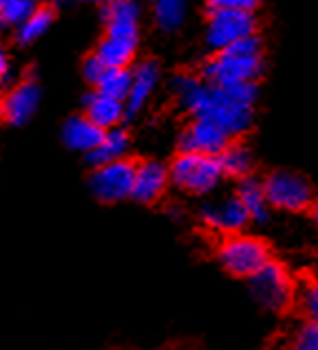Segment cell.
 Masks as SVG:
<instances>
[{
    "label": "cell",
    "mask_w": 318,
    "mask_h": 350,
    "mask_svg": "<svg viewBox=\"0 0 318 350\" xmlns=\"http://www.w3.org/2000/svg\"><path fill=\"white\" fill-rule=\"evenodd\" d=\"M173 91L188 113L197 119H210L230 137L245 133L252 124L256 84H212L193 75H177Z\"/></svg>",
    "instance_id": "1"
},
{
    "label": "cell",
    "mask_w": 318,
    "mask_h": 350,
    "mask_svg": "<svg viewBox=\"0 0 318 350\" xmlns=\"http://www.w3.org/2000/svg\"><path fill=\"white\" fill-rule=\"evenodd\" d=\"M263 71V44L254 36L238 40L232 46L217 51L204 66V79L212 84L256 82Z\"/></svg>",
    "instance_id": "2"
},
{
    "label": "cell",
    "mask_w": 318,
    "mask_h": 350,
    "mask_svg": "<svg viewBox=\"0 0 318 350\" xmlns=\"http://www.w3.org/2000/svg\"><path fill=\"white\" fill-rule=\"evenodd\" d=\"M225 176L219 154L182 150L171 165V181L188 194H210Z\"/></svg>",
    "instance_id": "3"
},
{
    "label": "cell",
    "mask_w": 318,
    "mask_h": 350,
    "mask_svg": "<svg viewBox=\"0 0 318 350\" xmlns=\"http://www.w3.org/2000/svg\"><path fill=\"white\" fill-rule=\"evenodd\" d=\"M219 262L228 273L236 278H252L258 269L270 262V249L254 236L245 234H230L223 238V243L217 249Z\"/></svg>",
    "instance_id": "4"
},
{
    "label": "cell",
    "mask_w": 318,
    "mask_h": 350,
    "mask_svg": "<svg viewBox=\"0 0 318 350\" xmlns=\"http://www.w3.org/2000/svg\"><path fill=\"white\" fill-rule=\"evenodd\" d=\"M247 280H250L252 297L265 308V311L283 313L292 306L296 297L294 280L281 262L270 260V262L258 269V271Z\"/></svg>",
    "instance_id": "5"
},
{
    "label": "cell",
    "mask_w": 318,
    "mask_h": 350,
    "mask_svg": "<svg viewBox=\"0 0 318 350\" xmlns=\"http://www.w3.org/2000/svg\"><path fill=\"white\" fill-rule=\"evenodd\" d=\"M267 201L272 207L283 209V212H301L307 209L314 201V189L305 176L296 172H272L263 181Z\"/></svg>",
    "instance_id": "6"
},
{
    "label": "cell",
    "mask_w": 318,
    "mask_h": 350,
    "mask_svg": "<svg viewBox=\"0 0 318 350\" xmlns=\"http://www.w3.org/2000/svg\"><path fill=\"white\" fill-rule=\"evenodd\" d=\"M256 18L252 12H241V9H212L210 20H208L206 40L215 51L232 46L238 40L254 36Z\"/></svg>",
    "instance_id": "7"
},
{
    "label": "cell",
    "mask_w": 318,
    "mask_h": 350,
    "mask_svg": "<svg viewBox=\"0 0 318 350\" xmlns=\"http://www.w3.org/2000/svg\"><path fill=\"white\" fill-rule=\"evenodd\" d=\"M133 178H135V165L131 161H126V159H119V161L97 165L91 178H88V187H91L97 201L117 203L131 196Z\"/></svg>",
    "instance_id": "8"
},
{
    "label": "cell",
    "mask_w": 318,
    "mask_h": 350,
    "mask_svg": "<svg viewBox=\"0 0 318 350\" xmlns=\"http://www.w3.org/2000/svg\"><path fill=\"white\" fill-rule=\"evenodd\" d=\"M201 218L204 223L215 229L219 234H238L241 229L252 221L247 209L243 207L241 198L236 194L232 196H221L217 201H210L201 207Z\"/></svg>",
    "instance_id": "9"
},
{
    "label": "cell",
    "mask_w": 318,
    "mask_h": 350,
    "mask_svg": "<svg viewBox=\"0 0 318 350\" xmlns=\"http://www.w3.org/2000/svg\"><path fill=\"white\" fill-rule=\"evenodd\" d=\"M230 135L225 130L210 122V119H193L182 133V150L186 152H204V154H221L223 148L230 144Z\"/></svg>",
    "instance_id": "10"
},
{
    "label": "cell",
    "mask_w": 318,
    "mask_h": 350,
    "mask_svg": "<svg viewBox=\"0 0 318 350\" xmlns=\"http://www.w3.org/2000/svg\"><path fill=\"white\" fill-rule=\"evenodd\" d=\"M168 181H171V170L159 161H144L135 165V178H133V192L131 198L137 203H157L164 196Z\"/></svg>",
    "instance_id": "11"
},
{
    "label": "cell",
    "mask_w": 318,
    "mask_h": 350,
    "mask_svg": "<svg viewBox=\"0 0 318 350\" xmlns=\"http://www.w3.org/2000/svg\"><path fill=\"white\" fill-rule=\"evenodd\" d=\"M139 18H142V7H139L137 0H113V3L104 5L106 36L137 40Z\"/></svg>",
    "instance_id": "12"
},
{
    "label": "cell",
    "mask_w": 318,
    "mask_h": 350,
    "mask_svg": "<svg viewBox=\"0 0 318 350\" xmlns=\"http://www.w3.org/2000/svg\"><path fill=\"white\" fill-rule=\"evenodd\" d=\"M40 86L36 82H20L5 97V119L16 126L27 124L40 104Z\"/></svg>",
    "instance_id": "13"
},
{
    "label": "cell",
    "mask_w": 318,
    "mask_h": 350,
    "mask_svg": "<svg viewBox=\"0 0 318 350\" xmlns=\"http://www.w3.org/2000/svg\"><path fill=\"white\" fill-rule=\"evenodd\" d=\"M159 84V66L155 62H142L133 71L131 93L126 97V115H135L146 106L151 99L155 86Z\"/></svg>",
    "instance_id": "14"
},
{
    "label": "cell",
    "mask_w": 318,
    "mask_h": 350,
    "mask_svg": "<svg viewBox=\"0 0 318 350\" xmlns=\"http://www.w3.org/2000/svg\"><path fill=\"white\" fill-rule=\"evenodd\" d=\"M102 137H104V130L99 128V126H95L86 115L71 117L64 124V128H62L64 144L71 150H77V152H86V154L91 152V150L99 142H102Z\"/></svg>",
    "instance_id": "15"
},
{
    "label": "cell",
    "mask_w": 318,
    "mask_h": 350,
    "mask_svg": "<svg viewBox=\"0 0 318 350\" xmlns=\"http://www.w3.org/2000/svg\"><path fill=\"white\" fill-rule=\"evenodd\" d=\"M126 115V104L122 99L108 97L104 93H95L86 99V117L102 130L117 128Z\"/></svg>",
    "instance_id": "16"
},
{
    "label": "cell",
    "mask_w": 318,
    "mask_h": 350,
    "mask_svg": "<svg viewBox=\"0 0 318 350\" xmlns=\"http://www.w3.org/2000/svg\"><path fill=\"white\" fill-rule=\"evenodd\" d=\"M128 135L124 133L122 128H111V130H104V137L91 152H88V163L91 165H104V163H111V161H119L124 159V154L128 152Z\"/></svg>",
    "instance_id": "17"
},
{
    "label": "cell",
    "mask_w": 318,
    "mask_h": 350,
    "mask_svg": "<svg viewBox=\"0 0 318 350\" xmlns=\"http://www.w3.org/2000/svg\"><path fill=\"white\" fill-rule=\"evenodd\" d=\"M236 196L241 198L243 207L247 209V214H250L252 221H265L267 214H270V201H267V194H265V185L261 181H256V178H250L245 176L238 181V187H236Z\"/></svg>",
    "instance_id": "18"
},
{
    "label": "cell",
    "mask_w": 318,
    "mask_h": 350,
    "mask_svg": "<svg viewBox=\"0 0 318 350\" xmlns=\"http://www.w3.org/2000/svg\"><path fill=\"white\" fill-rule=\"evenodd\" d=\"M137 40L135 38H117V36H106L99 42L95 55L102 59L106 66H128L135 55Z\"/></svg>",
    "instance_id": "19"
},
{
    "label": "cell",
    "mask_w": 318,
    "mask_h": 350,
    "mask_svg": "<svg viewBox=\"0 0 318 350\" xmlns=\"http://www.w3.org/2000/svg\"><path fill=\"white\" fill-rule=\"evenodd\" d=\"M131 84H133V71H128V66H108L104 75L99 77V82L95 84V88L97 93H104L108 97L126 102L128 93H131Z\"/></svg>",
    "instance_id": "20"
},
{
    "label": "cell",
    "mask_w": 318,
    "mask_h": 350,
    "mask_svg": "<svg viewBox=\"0 0 318 350\" xmlns=\"http://www.w3.org/2000/svg\"><path fill=\"white\" fill-rule=\"evenodd\" d=\"M51 23H53L51 9H36V12L29 16L23 25H18L16 40L20 44H32L38 38H42L49 31Z\"/></svg>",
    "instance_id": "21"
},
{
    "label": "cell",
    "mask_w": 318,
    "mask_h": 350,
    "mask_svg": "<svg viewBox=\"0 0 318 350\" xmlns=\"http://www.w3.org/2000/svg\"><path fill=\"white\" fill-rule=\"evenodd\" d=\"M223 165L225 176H234V178H245L252 170V154L247 152V148L243 146H230L228 144L223 148V152L219 154Z\"/></svg>",
    "instance_id": "22"
},
{
    "label": "cell",
    "mask_w": 318,
    "mask_h": 350,
    "mask_svg": "<svg viewBox=\"0 0 318 350\" xmlns=\"http://www.w3.org/2000/svg\"><path fill=\"white\" fill-rule=\"evenodd\" d=\"M153 14L157 25L164 31H175V29L184 23L186 16V0H151Z\"/></svg>",
    "instance_id": "23"
},
{
    "label": "cell",
    "mask_w": 318,
    "mask_h": 350,
    "mask_svg": "<svg viewBox=\"0 0 318 350\" xmlns=\"http://www.w3.org/2000/svg\"><path fill=\"white\" fill-rule=\"evenodd\" d=\"M36 9V0H0V16L7 25H23Z\"/></svg>",
    "instance_id": "24"
},
{
    "label": "cell",
    "mask_w": 318,
    "mask_h": 350,
    "mask_svg": "<svg viewBox=\"0 0 318 350\" xmlns=\"http://www.w3.org/2000/svg\"><path fill=\"white\" fill-rule=\"evenodd\" d=\"M290 350H318V319H307L290 339Z\"/></svg>",
    "instance_id": "25"
},
{
    "label": "cell",
    "mask_w": 318,
    "mask_h": 350,
    "mask_svg": "<svg viewBox=\"0 0 318 350\" xmlns=\"http://www.w3.org/2000/svg\"><path fill=\"white\" fill-rule=\"evenodd\" d=\"M298 304L301 311L307 315V319H318V278L305 282L298 291Z\"/></svg>",
    "instance_id": "26"
},
{
    "label": "cell",
    "mask_w": 318,
    "mask_h": 350,
    "mask_svg": "<svg viewBox=\"0 0 318 350\" xmlns=\"http://www.w3.org/2000/svg\"><path fill=\"white\" fill-rule=\"evenodd\" d=\"M106 64L99 59L97 55H93V57H88L86 62H84V77L88 79L91 84H97L99 82V77L104 75V71H106Z\"/></svg>",
    "instance_id": "27"
},
{
    "label": "cell",
    "mask_w": 318,
    "mask_h": 350,
    "mask_svg": "<svg viewBox=\"0 0 318 350\" xmlns=\"http://www.w3.org/2000/svg\"><path fill=\"white\" fill-rule=\"evenodd\" d=\"M258 0H210V9H241V12H254Z\"/></svg>",
    "instance_id": "28"
},
{
    "label": "cell",
    "mask_w": 318,
    "mask_h": 350,
    "mask_svg": "<svg viewBox=\"0 0 318 350\" xmlns=\"http://www.w3.org/2000/svg\"><path fill=\"white\" fill-rule=\"evenodd\" d=\"M7 77H9V57L3 44H0V79H7Z\"/></svg>",
    "instance_id": "29"
},
{
    "label": "cell",
    "mask_w": 318,
    "mask_h": 350,
    "mask_svg": "<svg viewBox=\"0 0 318 350\" xmlns=\"http://www.w3.org/2000/svg\"><path fill=\"white\" fill-rule=\"evenodd\" d=\"M310 209H312V218H314L316 225H318V196H314V201H312Z\"/></svg>",
    "instance_id": "30"
},
{
    "label": "cell",
    "mask_w": 318,
    "mask_h": 350,
    "mask_svg": "<svg viewBox=\"0 0 318 350\" xmlns=\"http://www.w3.org/2000/svg\"><path fill=\"white\" fill-rule=\"evenodd\" d=\"M5 117V97H3V91H0V119Z\"/></svg>",
    "instance_id": "31"
},
{
    "label": "cell",
    "mask_w": 318,
    "mask_h": 350,
    "mask_svg": "<svg viewBox=\"0 0 318 350\" xmlns=\"http://www.w3.org/2000/svg\"><path fill=\"white\" fill-rule=\"evenodd\" d=\"M86 3H93V5H108V3H113V0H86Z\"/></svg>",
    "instance_id": "32"
},
{
    "label": "cell",
    "mask_w": 318,
    "mask_h": 350,
    "mask_svg": "<svg viewBox=\"0 0 318 350\" xmlns=\"http://www.w3.org/2000/svg\"><path fill=\"white\" fill-rule=\"evenodd\" d=\"M7 27H9V25L5 23V18H3V16H0V31H5V29H7Z\"/></svg>",
    "instance_id": "33"
},
{
    "label": "cell",
    "mask_w": 318,
    "mask_h": 350,
    "mask_svg": "<svg viewBox=\"0 0 318 350\" xmlns=\"http://www.w3.org/2000/svg\"><path fill=\"white\" fill-rule=\"evenodd\" d=\"M316 278H318V262H316Z\"/></svg>",
    "instance_id": "34"
}]
</instances>
